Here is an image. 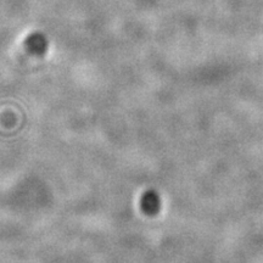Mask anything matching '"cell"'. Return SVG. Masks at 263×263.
I'll return each instance as SVG.
<instances>
[{"label":"cell","instance_id":"6da1fadb","mask_svg":"<svg viewBox=\"0 0 263 263\" xmlns=\"http://www.w3.org/2000/svg\"><path fill=\"white\" fill-rule=\"evenodd\" d=\"M26 49L34 55H43L47 51L48 41L42 33H34V34L29 35L27 41L25 43Z\"/></svg>","mask_w":263,"mask_h":263},{"label":"cell","instance_id":"7a4b0ae2","mask_svg":"<svg viewBox=\"0 0 263 263\" xmlns=\"http://www.w3.org/2000/svg\"><path fill=\"white\" fill-rule=\"evenodd\" d=\"M141 209L149 216L156 215L160 211V197L155 192L150 190L141 197Z\"/></svg>","mask_w":263,"mask_h":263}]
</instances>
